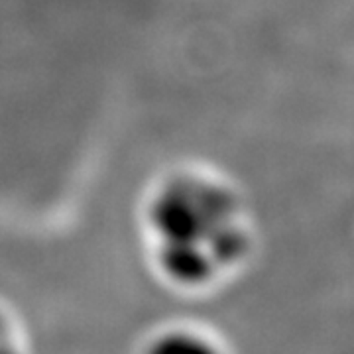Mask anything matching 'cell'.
Here are the masks:
<instances>
[{
    "mask_svg": "<svg viewBox=\"0 0 354 354\" xmlns=\"http://www.w3.org/2000/svg\"><path fill=\"white\" fill-rule=\"evenodd\" d=\"M138 234L156 279L187 297H207L248 268L256 234L239 187L218 167L179 162L146 185Z\"/></svg>",
    "mask_w": 354,
    "mask_h": 354,
    "instance_id": "obj_1",
    "label": "cell"
},
{
    "mask_svg": "<svg viewBox=\"0 0 354 354\" xmlns=\"http://www.w3.org/2000/svg\"><path fill=\"white\" fill-rule=\"evenodd\" d=\"M142 354H232L221 337L193 323L164 327L146 341Z\"/></svg>",
    "mask_w": 354,
    "mask_h": 354,
    "instance_id": "obj_2",
    "label": "cell"
},
{
    "mask_svg": "<svg viewBox=\"0 0 354 354\" xmlns=\"http://www.w3.org/2000/svg\"><path fill=\"white\" fill-rule=\"evenodd\" d=\"M0 354H28L24 335L10 313L0 309Z\"/></svg>",
    "mask_w": 354,
    "mask_h": 354,
    "instance_id": "obj_3",
    "label": "cell"
}]
</instances>
